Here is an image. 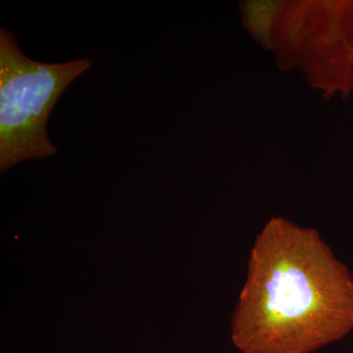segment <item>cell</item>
Segmentation results:
<instances>
[{
  "instance_id": "1",
  "label": "cell",
  "mask_w": 353,
  "mask_h": 353,
  "mask_svg": "<svg viewBox=\"0 0 353 353\" xmlns=\"http://www.w3.org/2000/svg\"><path fill=\"white\" fill-rule=\"evenodd\" d=\"M353 331V276L315 230L272 218L232 319L243 353H312Z\"/></svg>"
},
{
  "instance_id": "2",
  "label": "cell",
  "mask_w": 353,
  "mask_h": 353,
  "mask_svg": "<svg viewBox=\"0 0 353 353\" xmlns=\"http://www.w3.org/2000/svg\"><path fill=\"white\" fill-rule=\"evenodd\" d=\"M92 67L87 58L43 63L26 57L17 38L0 29V169L53 157L48 139L51 111L65 90Z\"/></svg>"
},
{
  "instance_id": "3",
  "label": "cell",
  "mask_w": 353,
  "mask_h": 353,
  "mask_svg": "<svg viewBox=\"0 0 353 353\" xmlns=\"http://www.w3.org/2000/svg\"><path fill=\"white\" fill-rule=\"evenodd\" d=\"M320 7L321 36L311 41V57L317 58L311 74H321L325 92L348 94L353 92V1L320 2Z\"/></svg>"
},
{
  "instance_id": "4",
  "label": "cell",
  "mask_w": 353,
  "mask_h": 353,
  "mask_svg": "<svg viewBox=\"0 0 353 353\" xmlns=\"http://www.w3.org/2000/svg\"><path fill=\"white\" fill-rule=\"evenodd\" d=\"M243 18L255 39L265 48L272 46V21L280 12V3L246 2L243 6Z\"/></svg>"
}]
</instances>
